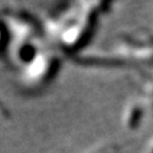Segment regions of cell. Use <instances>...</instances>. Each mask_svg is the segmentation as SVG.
<instances>
[{
	"instance_id": "cell-1",
	"label": "cell",
	"mask_w": 153,
	"mask_h": 153,
	"mask_svg": "<svg viewBox=\"0 0 153 153\" xmlns=\"http://www.w3.org/2000/svg\"><path fill=\"white\" fill-rule=\"evenodd\" d=\"M59 68L60 58L54 51L48 48L40 50L35 58L23 68V83L29 87L46 85L54 79Z\"/></svg>"
},
{
	"instance_id": "cell-2",
	"label": "cell",
	"mask_w": 153,
	"mask_h": 153,
	"mask_svg": "<svg viewBox=\"0 0 153 153\" xmlns=\"http://www.w3.org/2000/svg\"><path fill=\"white\" fill-rule=\"evenodd\" d=\"M0 18L9 33L10 41H36L40 35V25L28 12L17 9L3 10Z\"/></svg>"
},
{
	"instance_id": "cell-3",
	"label": "cell",
	"mask_w": 153,
	"mask_h": 153,
	"mask_svg": "<svg viewBox=\"0 0 153 153\" xmlns=\"http://www.w3.org/2000/svg\"><path fill=\"white\" fill-rule=\"evenodd\" d=\"M10 56L11 59L16 63L22 65L23 68L29 64L40 50L37 48V44L34 40H25V41H10Z\"/></svg>"
},
{
	"instance_id": "cell-4",
	"label": "cell",
	"mask_w": 153,
	"mask_h": 153,
	"mask_svg": "<svg viewBox=\"0 0 153 153\" xmlns=\"http://www.w3.org/2000/svg\"><path fill=\"white\" fill-rule=\"evenodd\" d=\"M141 117H142V110L139 108V107H135L131 110L130 112V116L128 118V127L129 128H136L141 121Z\"/></svg>"
},
{
	"instance_id": "cell-5",
	"label": "cell",
	"mask_w": 153,
	"mask_h": 153,
	"mask_svg": "<svg viewBox=\"0 0 153 153\" xmlns=\"http://www.w3.org/2000/svg\"><path fill=\"white\" fill-rule=\"evenodd\" d=\"M9 39L10 37H9V33L6 30V27H5L4 22L1 21V18H0V53H1L3 50L6 47Z\"/></svg>"
},
{
	"instance_id": "cell-6",
	"label": "cell",
	"mask_w": 153,
	"mask_h": 153,
	"mask_svg": "<svg viewBox=\"0 0 153 153\" xmlns=\"http://www.w3.org/2000/svg\"><path fill=\"white\" fill-rule=\"evenodd\" d=\"M7 117H9V113H7L6 108H4L3 105L0 104V121H4V120H6Z\"/></svg>"
},
{
	"instance_id": "cell-7",
	"label": "cell",
	"mask_w": 153,
	"mask_h": 153,
	"mask_svg": "<svg viewBox=\"0 0 153 153\" xmlns=\"http://www.w3.org/2000/svg\"><path fill=\"white\" fill-rule=\"evenodd\" d=\"M152 153H153V152H152Z\"/></svg>"
}]
</instances>
